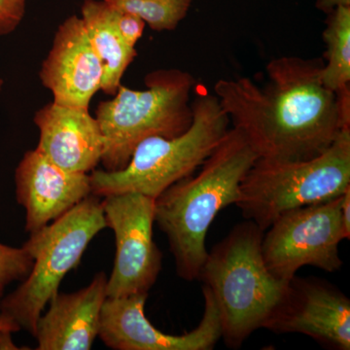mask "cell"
Segmentation results:
<instances>
[{
	"label": "cell",
	"instance_id": "1",
	"mask_svg": "<svg viewBox=\"0 0 350 350\" xmlns=\"http://www.w3.org/2000/svg\"><path fill=\"white\" fill-rule=\"evenodd\" d=\"M321 59L283 56L266 66L268 83L220 79L214 94L258 158L308 160L350 128V88L334 93L321 80Z\"/></svg>",
	"mask_w": 350,
	"mask_h": 350
},
{
	"label": "cell",
	"instance_id": "2",
	"mask_svg": "<svg viewBox=\"0 0 350 350\" xmlns=\"http://www.w3.org/2000/svg\"><path fill=\"white\" fill-rule=\"evenodd\" d=\"M258 159L243 133L231 128L199 174L176 182L155 199V223L167 237L182 280H199L214 219L239 199L244 175Z\"/></svg>",
	"mask_w": 350,
	"mask_h": 350
},
{
	"label": "cell",
	"instance_id": "3",
	"mask_svg": "<svg viewBox=\"0 0 350 350\" xmlns=\"http://www.w3.org/2000/svg\"><path fill=\"white\" fill-rule=\"evenodd\" d=\"M264 232L251 221L239 223L208 252L199 280L217 308L221 338L239 349L264 328L288 282L269 273L262 253Z\"/></svg>",
	"mask_w": 350,
	"mask_h": 350
},
{
	"label": "cell",
	"instance_id": "4",
	"mask_svg": "<svg viewBox=\"0 0 350 350\" xmlns=\"http://www.w3.org/2000/svg\"><path fill=\"white\" fill-rule=\"evenodd\" d=\"M195 83L187 71L158 69L145 76L146 89L121 85L112 100L101 101L96 119L105 138L100 161L105 170L125 169L146 138H172L185 133L193 122L190 100Z\"/></svg>",
	"mask_w": 350,
	"mask_h": 350
},
{
	"label": "cell",
	"instance_id": "5",
	"mask_svg": "<svg viewBox=\"0 0 350 350\" xmlns=\"http://www.w3.org/2000/svg\"><path fill=\"white\" fill-rule=\"evenodd\" d=\"M192 108V125L181 135L146 138L137 145L125 169L94 170L90 174L92 194L137 193L156 199L194 174L230 130V121L215 94H198Z\"/></svg>",
	"mask_w": 350,
	"mask_h": 350
},
{
	"label": "cell",
	"instance_id": "6",
	"mask_svg": "<svg viewBox=\"0 0 350 350\" xmlns=\"http://www.w3.org/2000/svg\"><path fill=\"white\" fill-rule=\"evenodd\" d=\"M350 187V128L308 160L258 158L239 185L236 206L262 232L282 213L335 199Z\"/></svg>",
	"mask_w": 350,
	"mask_h": 350
},
{
	"label": "cell",
	"instance_id": "7",
	"mask_svg": "<svg viewBox=\"0 0 350 350\" xmlns=\"http://www.w3.org/2000/svg\"><path fill=\"white\" fill-rule=\"evenodd\" d=\"M90 195L24 243L33 259L29 275L0 301V317L34 338L39 317L59 293L66 275L80 261L92 239L107 229L103 202Z\"/></svg>",
	"mask_w": 350,
	"mask_h": 350
},
{
	"label": "cell",
	"instance_id": "8",
	"mask_svg": "<svg viewBox=\"0 0 350 350\" xmlns=\"http://www.w3.org/2000/svg\"><path fill=\"white\" fill-rule=\"evenodd\" d=\"M342 195L286 211L269 226L262 236V253L271 275L289 282L305 266L327 273L342 269L338 246L350 239L340 213Z\"/></svg>",
	"mask_w": 350,
	"mask_h": 350
},
{
	"label": "cell",
	"instance_id": "9",
	"mask_svg": "<svg viewBox=\"0 0 350 350\" xmlns=\"http://www.w3.org/2000/svg\"><path fill=\"white\" fill-rule=\"evenodd\" d=\"M103 200L107 228L116 241L107 298L148 294L162 269L163 254L153 239L155 199L137 193L107 196Z\"/></svg>",
	"mask_w": 350,
	"mask_h": 350
},
{
	"label": "cell",
	"instance_id": "10",
	"mask_svg": "<svg viewBox=\"0 0 350 350\" xmlns=\"http://www.w3.org/2000/svg\"><path fill=\"white\" fill-rule=\"evenodd\" d=\"M264 329L276 334H303L324 347L349 350V298L325 280L295 275Z\"/></svg>",
	"mask_w": 350,
	"mask_h": 350
},
{
	"label": "cell",
	"instance_id": "11",
	"mask_svg": "<svg viewBox=\"0 0 350 350\" xmlns=\"http://www.w3.org/2000/svg\"><path fill=\"white\" fill-rule=\"evenodd\" d=\"M204 310L199 326L175 336L155 328L144 308L148 294L107 298L101 310L98 337L114 350H211L221 338L220 319L213 296L202 287Z\"/></svg>",
	"mask_w": 350,
	"mask_h": 350
},
{
	"label": "cell",
	"instance_id": "12",
	"mask_svg": "<svg viewBox=\"0 0 350 350\" xmlns=\"http://www.w3.org/2000/svg\"><path fill=\"white\" fill-rule=\"evenodd\" d=\"M39 78L54 103L89 109L100 90L103 69L79 16H69L57 27Z\"/></svg>",
	"mask_w": 350,
	"mask_h": 350
},
{
	"label": "cell",
	"instance_id": "13",
	"mask_svg": "<svg viewBox=\"0 0 350 350\" xmlns=\"http://www.w3.org/2000/svg\"><path fill=\"white\" fill-rule=\"evenodd\" d=\"M16 199L25 232H38L92 195L89 174L62 169L38 149L25 152L15 170Z\"/></svg>",
	"mask_w": 350,
	"mask_h": 350
},
{
	"label": "cell",
	"instance_id": "14",
	"mask_svg": "<svg viewBox=\"0 0 350 350\" xmlns=\"http://www.w3.org/2000/svg\"><path fill=\"white\" fill-rule=\"evenodd\" d=\"M33 123L39 131L36 149L62 169L89 174L100 163L105 138L88 108L52 101L36 111Z\"/></svg>",
	"mask_w": 350,
	"mask_h": 350
},
{
	"label": "cell",
	"instance_id": "15",
	"mask_svg": "<svg viewBox=\"0 0 350 350\" xmlns=\"http://www.w3.org/2000/svg\"><path fill=\"white\" fill-rule=\"evenodd\" d=\"M107 280V273L100 271L88 286L73 293L55 295L48 312L39 317L36 349H91L100 333Z\"/></svg>",
	"mask_w": 350,
	"mask_h": 350
},
{
	"label": "cell",
	"instance_id": "16",
	"mask_svg": "<svg viewBox=\"0 0 350 350\" xmlns=\"http://www.w3.org/2000/svg\"><path fill=\"white\" fill-rule=\"evenodd\" d=\"M80 18L103 66L100 90L114 96L126 69L137 56V49L122 38L115 25L113 8L105 0H84Z\"/></svg>",
	"mask_w": 350,
	"mask_h": 350
},
{
	"label": "cell",
	"instance_id": "17",
	"mask_svg": "<svg viewBox=\"0 0 350 350\" xmlns=\"http://www.w3.org/2000/svg\"><path fill=\"white\" fill-rule=\"evenodd\" d=\"M324 29L325 59L321 71L324 86L338 93L350 88V6H338L327 14Z\"/></svg>",
	"mask_w": 350,
	"mask_h": 350
},
{
	"label": "cell",
	"instance_id": "18",
	"mask_svg": "<svg viewBox=\"0 0 350 350\" xmlns=\"http://www.w3.org/2000/svg\"><path fill=\"white\" fill-rule=\"evenodd\" d=\"M117 10L137 16L155 31H172L185 19L193 0H105Z\"/></svg>",
	"mask_w": 350,
	"mask_h": 350
},
{
	"label": "cell",
	"instance_id": "19",
	"mask_svg": "<svg viewBox=\"0 0 350 350\" xmlns=\"http://www.w3.org/2000/svg\"><path fill=\"white\" fill-rule=\"evenodd\" d=\"M33 259L29 251L0 243V301L11 283L23 282L31 273Z\"/></svg>",
	"mask_w": 350,
	"mask_h": 350
},
{
	"label": "cell",
	"instance_id": "20",
	"mask_svg": "<svg viewBox=\"0 0 350 350\" xmlns=\"http://www.w3.org/2000/svg\"><path fill=\"white\" fill-rule=\"evenodd\" d=\"M29 0H0V38L17 31L27 13Z\"/></svg>",
	"mask_w": 350,
	"mask_h": 350
},
{
	"label": "cell",
	"instance_id": "21",
	"mask_svg": "<svg viewBox=\"0 0 350 350\" xmlns=\"http://www.w3.org/2000/svg\"><path fill=\"white\" fill-rule=\"evenodd\" d=\"M113 17L122 38L128 45L135 48L138 40L144 36L146 24L137 16L115 8H113Z\"/></svg>",
	"mask_w": 350,
	"mask_h": 350
},
{
	"label": "cell",
	"instance_id": "22",
	"mask_svg": "<svg viewBox=\"0 0 350 350\" xmlns=\"http://www.w3.org/2000/svg\"><path fill=\"white\" fill-rule=\"evenodd\" d=\"M340 213H342V224L347 236L350 237V187L347 189L342 197L340 204Z\"/></svg>",
	"mask_w": 350,
	"mask_h": 350
},
{
	"label": "cell",
	"instance_id": "23",
	"mask_svg": "<svg viewBox=\"0 0 350 350\" xmlns=\"http://www.w3.org/2000/svg\"><path fill=\"white\" fill-rule=\"evenodd\" d=\"M350 6V0H317L315 6L321 12L329 14L338 6Z\"/></svg>",
	"mask_w": 350,
	"mask_h": 350
},
{
	"label": "cell",
	"instance_id": "24",
	"mask_svg": "<svg viewBox=\"0 0 350 350\" xmlns=\"http://www.w3.org/2000/svg\"><path fill=\"white\" fill-rule=\"evenodd\" d=\"M0 349H19L12 342V333L0 330Z\"/></svg>",
	"mask_w": 350,
	"mask_h": 350
},
{
	"label": "cell",
	"instance_id": "25",
	"mask_svg": "<svg viewBox=\"0 0 350 350\" xmlns=\"http://www.w3.org/2000/svg\"><path fill=\"white\" fill-rule=\"evenodd\" d=\"M0 330L11 332L12 334L16 333V332H19L12 323L2 319L1 317H0Z\"/></svg>",
	"mask_w": 350,
	"mask_h": 350
},
{
	"label": "cell",
	"instance_id": "26",
	"mask_svg": "<svg viewBox=\"0 0 350 350\" xmlns=\"http://www.w3.org/2000/svg\"><path fill=\"white\" fill-rule=\"evenodd\" d=\"M4 86V80L2 79L1 77H0V93H1L2 90H3Z\"/></svg>",
	"mask_w": 350,
	"mask_h": 350
}]
</instances>
